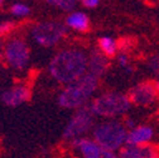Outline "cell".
Instances as JSON below:
<instances>
[{"mask_svg":"<svg viewBox=\"0 0 159 158\" xmlns=\"http://www.w3.org/2000/svg\"><path fill=\"white\" fill-rule=\"evenodd\" d=\"M98 47H100V51L107 57L115 56L117 51V43L110 37H101L98 39Z\"/></svg>","mask_w":159,"mask_h":158,"instance_id":"9a60e30c","label":"cell"},{"mask_svg":"<svg viewBox=\"0 0 159 158\" xmlns=\"http://www.w3.org/2000/svg\"><path fill=\"white\" fill-rule=\"evenodd\" d=\"M158 95L157 82L143 81L131 87L126 96L129 97L130 103L136 106H150L157 101Z\"/></svg>","mask_w":159,"mask_h":158,"instance_id":"ba28073f","label":"cell"},{"mask_svg":"<svg viewBox=\"0 0 159 158\" xmlns=\"http://www.w3.org/2000/svg\"><path fill=\"white\" fill-rule=\"evenodd\" d=\"M89 57L80 48H66L53 56L48 72L59 84L70 85L81 78L87 70Z\"/></svg>","mask_w":159,"mask_h":158,"instance_id":"6da1fadb","label":"cell"},{"mask_svg":"<svg viewBox=\"0 0 159 158\" xmlns=\"http://www.w3.org/2000/svg\"><path fill=\"white\" fill-rule=\"evenodd\" d=\"M65 24L77 32H87L90 29V19L82 12H75L66 18Z\"/></svg>","mask_w":159,"mask_h":158,"instance_id":"5bb4252c","label":"cell"},{"mask_svg":"<svg viewBox=\"0 0 159 158\" xmlns=\"http://www.w3.org/2000/svg\"><path fill=\"white\" fill-rule=\"evenodd\" d=\"M46 2L53 7H58L59 9H62L65 12H70L75 8L78 0H46Z\"/></svg>","mask_w":159,"mask_h":158,"instance_id":"2e32d148","label":"cell"},{"mask_svg":"<svg viewBox=\"0 0 159 158\" xmlns=\"http://www.w3.org/2000/svg\"><path fill=\"white\" fill-rule=\"evenodd\" d=\"M82 4L86 7V8H95L100 3V0H81Z\"/></svg>","mask_w":159,"mask_h":158,"instance_id":"7402d4cb","label":"cell"},{"mask_svg":"<svg viewBox=\"0 0 159 158\" xmlns=\"http://www.w3.org/2000/svg\"><path fill=\"white\" fill-rule=\"evenodd\" d=\"M157 90H158V92H159V81L157 82Z\"/></svg>","mask_w":159,"mask_h":158,"instance_id":"484cf974","label":"cell"},{"mask_svg":"<svg viewBox=\"0 0 159 158\" xmlns=\"http://www.w3.org/2000/svg\"><path fill=\"white\" fill-rule=\"evenodd\" d=\"M92 135L93 141L97 144H100L102 148L107 151L115 152L125 144L128 132L124 124L111 120L96 125L93 128Z\"/></svg>","mask_w":159,"mask_h":158,"instance_id":"277c9868","label":"cell"},{"mask_svg":"<svg viewBox=\"0 0 159 158\" xmlns=\"http://www.w3.org/2000/svg\"><path fill=\"white\" fill-rule=\"evenodd\" d=\"M30 34L39 46L49 48L58 44L66 37L67 26L57 21L39 22L32 27Z\"/></svg>","mask_w":159,"mask_h":158,"instance_id":"5b68a950","label":"cell"},{"mask_svg":"<svg viewBox=\"0 0 159 158\" xmlns=\"http://www.w3.org/2000/svg\"><path fill=\"white\" fill-rule=\"evenodd\" d=\"M149 68L152 70L153 73L159 76V54H154L149 58V63H148Z\"/></svg>","mask_w":159,"mask_h":158,"instance_id":"ffe728a7","label":"cell"},{"mask_svg":"<svg viewBox=\"0 0 159 158\" xmlns=\"http://www.w3.org/2000/svg\"><path fill=\"white\" fill-rule=\"evenodd\" d=\"M117 62H119V65H120L121 67H124V68H128L129 66V57H128V54L126 53H121V54H119V57H117Z\"/></svg>","mask_w":159,"mask_h":158,"instance_id":"44dd1931","label":"cell"},{"mask_svg":"<svg viewBox=\"0 0 159 158\" xmlns=\"http://www.w3.org/2000/svg\"><path fill=\"white\" fill-rule=\"evenodd\" d=\"M3 48H4V42L2 41V39H0V51H2Z\"/></svg>","mask_w":159,"mask_h":158,"instance_id":"cb8c5ba5","label":"cell"},{"mask_svg":"<svg viewBox=\"0 0 159 158\" xmlns=\"http://www.w3.org/2000/svg\"><path fill=\"white\" fill-rule=\"evenodd\" d=\"M153 138V129L147 125L133 128L128 135L125 144H147Z\"/></svg>","mask_w":159,"mask_h":158,"instance_id":"4fadbf2b","label":"cell"},{"mask_svg":"<svg viewBox=\"0 0 159 158\" xmlns=\"http://www.w3.org/2000/svg\"><path fill=\"white\" fill-rule=\"evenodd\" d=\"M80 151L85 158H119L117 154H115L114 152L102 148L95 141L86 139V138H82Z\"/></svg>","mask_w":159,"mask_h":158,"instance_id":"7c38bea8","label":"cell"},{"mask_svg":"<svg viewBox=\"0 0 159 158\" xmlns=\"http://www.w3.org/2000/svg\"><path fill=\"white\" fill-rule=\"evenodd\" d=\"M131 106L129 97L121 92H105L91 101L90 110L93 115L115 118L125 114Z\"/></svg>","mask_w":159,"mask_h":158,"instance_id":"3957f363","label":"cell"},{"mask_svg":"<svg viewBox=\"0 0 159 158\" xmlns=\"http://www.w3.org/2000/svg\"><path fill=\"white\" fill-rule=\"evenodd\" d=\"M159 154V146L157 144H124L119 149V158H149Z\"/></svg>","mask_w":159,"mask_h":158,"instance_id":"30bf717a","label":"cell"},{"mask_svg":"<svg viewBox=\"0 0 159 158\" xmlns=\"http://www.w3.org/2000/svg\"><path fill=\"white\" fill-rule=\"evenodd\" d=\"M109 57L105 56L100 49H92L89 54V72L95 77H102L109 70Z\"/></svg>","mask_w":159,"mask_h":158,"instance_id":"8fae6325","label":"cell"},{"mask_svg":"<svg viewBox=\"0 0 159 158\" xmlns=\"http://www.w3.org/2000/svg\"><path fill=\"white\" fill-rule=\"evenodd\" d=\"M117 43V48L121 51V53H126L129 49H131L133 48V46H134V43L131 42V39L130 38H121L119 42H116Z\"/></svg>","mask_w":159,"mask_h":158,"instance_id":"d6986e66","label":"cell"},{"mask_svg":"<svg viewBox=\"0 0 159 158\" xmlns=\"http://www.w3.org/2000/svg\"><path fill=\"white\" fill-rule=\"evenodd\" d=\"M124 125H125V128H130V129L135 128V123H134V120H133V119H126Z\"/></svg>","mask_w":159,"mask_h":158,"instance_id":"603a6c76","label":"cell"},{"mask_svg":"<svg viewBox=\"0 0 159 158\" xmlns=\"http://www.w3.org/2000/svg\"><path fill=\"white\" fill-rule=\"evenodd\" d=\"M98 86V78L85 73L77 81L67 85L58 95V105L65 109H80L86 105Z\"/></svg>","mask_w":159,"mask_h":158,"instance_id":"7a4b0ae2","label":"cell"},{"mask_svg":"<svg viewBox=\"0 0 159 158\" xmlns=\"http://www.w3.org/2000/svg\"><path fill=\"white\" fill-rule=\"evenodd\" d=\"M15 23L14 22H3L0 23V39H2V37L11 33L14 29H15Z\"/></svg>","mask_w":159,"mask_h":158,"instance_id":"ac0fdd59","label":"cell"},{"mask_svg":"<svg viewBox=\"0 0 159 158\" xmlns=\"http://www.w3.org/2000/svg\"><path fill=\"white\" fill-rule=\"evenodd\" d=\"M30 96H32V91L29 86L24 84H18L3 91L2 96H0V100L3 101L4 105L9 108H16L19 105L29 101Z\"/></svg>","mask_w":159,"mask_h":158,"instance_id":"9c48e42d","label":"cell"},{"mask_svg":"<svg viewBox=\"0 0 159 158\" xmlns=\"http://www.w3.org/2000/svg\"><path fill=\"white\" fill-rule=\"evenodd\" d=\"M149 158H159V154H154V156H152V157H149Z\"/></svg>","mask_w":159,"mask_h":158,"instance_id":"d4e9b609","label":"cell"},{"mask_svg":"<svg viewBox=\"0 0 159 158\" xmlns=\"http://www.w3.org/2000/svg\"><path fill=\"white\" fill-rule=\"evenodd\" d=\"M3 56L7 65L14 71H23L30 61V49L24 39L14 37L4 44Z\"/></svg>","mask_w":159,"mask_h":158,"instance_id":"8992f818","label":"cell"},{"mask_svg":"<svg viewBox=\"0 0 159 158\" xmlns=\"http://www.w3.org/2000/svg\"><path fill=\"white\" fill-rule=\"evenodd\" d=\"M10 12H11V14L15 15V16L23 18V16H28V15H29V13H30V8L27 7V5L23 4V3H15V4L11 5Z\"/></svg>","mask_w":159,"mask_h":158,"instance_id":"e0dca14e","label":"cell"},{"mask_svg":"<svg viewBox=\"0 0 159 158\" xmlns=\"http://www.w3.org/2000/svg\"><path fill=\"white\" fill-rule=\"evenodd\" d=\"M3 2H4V0H0V5H2V4H3Z\"/></svg>","mask_w":159,"mask_h":158,"instance_id":"4316f807","label":"cell"},{"mask_svg":"<svg viewBox=\"0 0 159 158\" xmlns=\"http://www.w3.org/2000/svg\"><path fill=\"white\" fill-rule=\"evenodd\" d=\"M93 123V114L89 106L85 105L77 109L63 130V139H73L86 134L92 129Z\"/></svg>","mask_w":159,"mask_h":158,"instance_id":"52a82bcc","label":"cell"}]
</instances>
